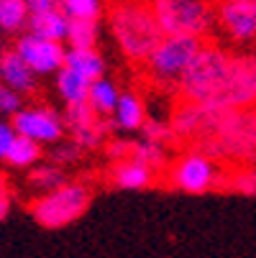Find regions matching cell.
<instances>
[{
	"label": "cell",
	"mask_w": 256,
	"mask_h": 258,
	"mask_svg": "<svg viewBox=\"0 0 256 258\" xmlns=\"http://www.w3.org/2000/svg\"><path fill=\"white\" fill-rule=\"evenodd\" d=\"M13 138H16L13 125L6 123V120H0V159H6V154H8V149H11Z\"/></svg>",
	"instance_id": "30"
},
{
	"label": "cell",
	"mask_w": 256,
	"mask_h": 258,
	"mask_svg": "<svg viewBox=\"0 0 256 258\" xmlns=\"http://www.w3.org/2000/svg\"><path fill=\"white\" fill-rule=\"evenodd\" d=\"M108 156L113 161H121L126 156H131V143L128 141H111L108 143Z\"/></svg>",
	"instance_id": "31"
},
{
	"label": "cell",
	"mask_w": 256,
	"mask_h": 258,
	"mask_svg": "<svg viewBox=\"0 0 256 258\" xmlns=\"http://www.w3.org/2000/svg\"><path fill=\"white\" fill-rule=\"evenodd\" d=\"M202 46V39L195 36H177V33H164L162 41L151 49V54L146 56V67L149 75L162 82V85H177L182 72H185Z\"/></svg>",
	"instance_id": "6"
},
{
	"label": "cell",
	"mask_w": 256,
	"mask_h": 258,
	"mask_svg": "<svg viewBox=\"0 0 256 258\" xmlns=\"http://www.w3.org/2000/svg\"><path fill=\"white\" fill-rule=\"evenodd\" d=\"M118 87L116 82L105 80V77H97L90 82V92H87V105L95 110V115H103V118H111L113 107L118 102Z\"/></svg>",
	"instance_id": "18"
},
{
	"label": "cell",
	"mask_w": 256,
	"mask_h": 258,
	"mask_svg": "<svg viewBox=\"0 0 256 258\" xmlns=\"http://www.w3.org/2000/svg\"><path fill=\"white\" fill-rule=\"evenodd\" d=\"M111 118H113V125L121 128V131H138L141 123L146 120V107H143V102H141L138 95L121 92L118 95V102L113 107V113H111Z\"/></svg>",
	"instance_id": "16"
},
{
	"label": "cell",
	"mask_w": 256,
	"mask_h": 258,
	"mask_svg": "<svg viewBox=\"0 0 256 258\" xmlns=\"http://www.w3.org/2000/svg\"><path fill=\"white\" fill-rule=\"evenodd\" d=\"M138 131H141L143 141H151V143H164V141H169L174 136L172 128L167 123H162V120H143Z\"/></svg>",
	"instance_id": "26"
},
{
	"label": "cell",
	"mask_w": 256,
	"mask_h": 258,
	"mask_svg": "<svg viewBox=\"0 0 256 258\" xmlns=\"http://www.w3.org/2000/svg\"><path fill=\"white\" fill-rule=\"evenodd\" d=\"M59 8L67 18H92L103 13V0H59Z\"/></svg>",
	"instance_id": "23"
},
{
	"label": "cell",
	"mask_w": 256,
	"mask_h": 258,
	"mask_svg": "<svg viewBox=\"0 0 256 258\" xmlns=\"http://www.w3.org/2000/svg\"><path fill=\"white\" fill-rule=\"evenodd\" d=\"M208 123H210V110L195 105V102H187L177 107V113L172 115V133L174 136H182V138H202L208 133Z\"/></svg>",
	"instance_id": "11"
},
{
	"label": "cell",
	"mask_w": 256,
	"mask_h": 258,
	"mask_svg": "<svg viewBox=\"0 0 256 258\" xmlns=\"http://www.w3.org/2000/svg\"><path fill=\"white\" fill-rule=\"evenodd\" d=\"M92 192L87 184H59L57 189L46 192L44 197L31 202V217L39 225L57 230V228H67L69 223H75L77 217L85 215V210L90 207Z\"/></svg>",
	"instance_id": "5"
},
{
	"label": "cell",
	"mask_w": 256,
	"mask_h": 258,
	"mask_svg": "<svg viewBox=\"0 0 256 258\" xmlns=\"http://www.w3.org/2000/svg\"><path fill=\"white\" fill-rule=\"evenodd\" d=\"M8 210H11V200H8V195H3L0 197V220H6Z\"/></svg>",
	"instance_id": "33"
},
{
	"label": "cell",
	"mask_w": 256,
	"mask_h": 258,
	"mask_svg": "<svg viewBox=\"0 0 256 258\" xmlns=\"http://www.w3.org/2000/svg\"><path fill=\"white\" fill-rule=\"evenodd\" d=\"M131 159L151 166V169H159L164 164V151H162V143H151V141H138V143H131Z\"/></svg>",
	"instance_id": "24"
},
{
	"label": "cell",
	"mask_w": 256,
	"mask_h": 258,
	"mask_svg": "<svg viewBox=\"0 0 256 258\" xmlns=\"http://www.w3.org/2000/svg\"><path fill=\"white\" fill-rule=\"evenodd\" d=\"M111 181L116 184V187H121V189H146V187L154 184V169L126 156V159L113 164Z\"/></svg>",
	"instance_id": "14"
},
{
	"label": "cell",
	"mask_w": 256,
	"mask_h": 258,
	"mask_svg": "<svg viewBox=\"0 0 256 258\" xmlns=\"http://www.w3.org/2000/svg\"><path fill=\"white\" fill-rule=\"evenodd\" d=\"M54 6H59V0H26V8H28V13L46 11V8H54Z\"/></svg>",
	"instance_id": "32"
},
{
	"label": "cell",
	"mask_w": 256,
	"mask_h": 258,
	"mask_svg": "<svg viewBox=\"0 0 256 258\" xmlns=\"http://www.w3.org/2000/svg\"><path fill=\"white\" fill-rule=\"evenodd\" d=\"M169 181L172 187L179 192H187V195H205L210 192L221 176H218V169L213 164L210 156L205 154H187L182 156L172 171H169Z\"/></svg>",
	"instance_id": "7"
},
{
	"label": "cell",
	"mask_w": 256,
	"mask_h": 258,
	"mask_svg": "<svg viewBox=\"0 0 256 258\" xmlns=\"http://www.w3.org/2000/svg\"><path fill=\"white\" fill-rule=\"evenodd\" d=\"M57 92L67 105H77V102H87V92H90V80L77 75L75 69H57Z\"/></svg>",
	"instance_id": "17"
},
{
	"label": "cell",
	"mask_w": 256,
	"mask_h": 258,
	"mask_svg": "<svg viewBox=\"0 0 256 258\" xmlns=\"http://www.w3.org/2000/svg\"><path fill=\"white\" fill-rule=\"evenodd\" d=\"M72 49H90L97 46V21L92 18H69L67 39Z\"/></svg>",
	"instance_id": "20"
},
{
	"label": "cell",
	"mask_w": 256,
	"mask_h": 258,
	"mask_svg": "<svg viewBox=\"0 0 256 258\" xmlns=\"http://www.w3.org/2000/svg\"><path fill=\"white\" fill-rule=\"evenodd\" d=\"M228 184H231L233 192H241V195H246V197H253V192H256V174H253L251 166H246V169L236 171Z\"/></svg>",
	"instance_id": "27"
},
{
	"label": "cell",
	"mask_w": 256,
	"mask_h": 258,
	"mask_svg": "<svg viewBox=\"0 0 256 258\" xmlns=\"http://www.w3.org/2000/svg\"><path fill=\"white\" fill-rule=\"evenodd\" d=\"M23 107V97H21V92H16V90H11V87H0V113L3 115H13L16 110H21Z\"/></svg>",
	"instance_id": "28"
},
{
	"label": "cell",
	"mask_w": 256,
	"mask_h": 258,
	"mask_svg": "<svg viewBox=\"0 0 256 258\" xmlns=\"http://www.w3.org/2000/svg\"><path fill=\"white\" fill-rule=\"evenodd\" d=\"M64 51L67 49L62 41H49L33 33H23L16 41V54L26 61V67L33 75H54L57 69H62Z\"/></svg>",
	"instance_id": "10"
},
{
	"label": "cell",
	"mask_w": 256,
	"mask_h": 258,
	"mask_svg": "<svg viewBox=\"0 0 256 258\" xmlns=\"http://www.w3.org/2000/svg\"><path fill=\"white\" fill-rule=\"evenodd\" d=\"M108 23L118 49L131 61H146V56L164 36L146 0H116L108 13Z\"/></svg>",
	"instance_id": "2"
},
{
	"label": "cell",
	"mask_w": 256,
	"mask_h": 258,
	"mask_svg": "<svg viewBox=\"0 0 256 258\" xmlns=\"http://www.w3.org/2000/svg\"><path fill=\"white\" fill-rule=\"evenodd\" d=\"M80 154H82V149H80L77 143H69V146H59V149L54 151V161H57V164H69V161L80 159Z\"/></svg>",
	"instance_id": "29"
},
{
	"label": "cell",
	"mask_w": 256,
	"mask_h": 258,
	"mask_svg": "<svg viewBox=\"0 0 256 258\" xmlns=\"http://www.w3.org/2000/svg\"><path fill=\"white\" fill-rule=\"evenodd\" d=\"M97 118H100V115H95V110H92L87 102H77V105H67L62 123H64V128H69L72 133H75V131H82V128L95 125Z\"/></svg>",
	"instance_id": "22"
},
{
	"label": "cell",
	"mask_w": 256,
	"mask_h": 258,
	"mask_svg": "<svg viewBox=\"0 0 256 258\" xmlns=\"http://www.w3.org/2000/svg\"><path fill=\"white\" fill-rule=\"evenodd\" d=\"M251 107L238 110H210L208 133L197 141L200 151L210 159H253V138H256Z\"/></svg>",
	"instance_id": "3"
},
{
	"label": "cell",
	"mask_w": 256,
	"mask_h": 258,
	"mask_svg": "<svg viewBox=\"0 0 256 258\" xmlns=\"http://www.w3.org/2000/svg\"><path fill=\"white\" fill-rule=\"evenodd\" d=\"M31 184L41 192H52L59 184H64V171L59 166H39L36 171H31Z\"/></svg>",
	"instance_id": "25"
},
{
	"label": "cell",
	"mask_w": 256,
	"mask_h": 258,
	"mask_svg": "<svg viewBox=\"0 0 256 258\" xmlns=\"http://www.w3.org/2000/svg\"><path fill=\"white\" fill-rule=\"evenodd\" d=\"M213 3H218V0H213Z\"/></svg>",
	"instance_id": "35"
},
{
	"label": "cell",
	"mask_w": 256,
	"mask_h": 258,
	"mask_svg": "<svg viewBox=\"0 0 256 258\" xmlns=\"http://www.w3.org/2000/svg\"><path fill=\"white\" fill-rule=\"evenodd\" d=\"M28 23L26 0H0V31L3 33H21Z\"/></svg>",
	"instance_id": "21"
},
{
	"label": "cell",
	"mask_w": 256,
	"mask_h": 258,
	"mask_svg": "<svg viewBox=\"0 0 256 258\" xmlns=\"http://www.w3.org/2000/svg\"><path fill=\"white\" fill-rule=\"evenodd\" d=\"M67 26H69V18L62 13L59 6L28 13V23H26L28 33L41 36V39H49V41H62V44L67 39Z\"/></svg>",
	"instance_id": "12"
},
{
	"label": "cell",
	"mask_w": 256,
	"mask_h": 258,
	"mask_svg": "<svg viewBox=\"0 0 256 258\" xmlns=\"http://www.w3.org/2000/svg\"><path fill=\"white\" fill-rule=\"evenodd\" d=\"M64 67L75 69L77 75L87 77L90 82L97 77H105V59L95 46H90V49H72L69 46L64 51Z\"/></svg>",
	"instance_id": "15"
},
{
	"label": "cell",
	"mask_w": 256,
	"mask_h": 258,
	"mask_svg": "<svg viewBox=\"0 0 256 258\" xmlns=\"http://www.w3.org/2000/svg\"><path fill=\"white\" fill-rule=\"evenodd\" d=\"M179 92L205 110L251 107L256 97L253 56L228 54L221 46H200L179 77Z\"/></svg>",
	"instance_id": "1"
},
{
	"label": "cell",
	"mask_w": 256,
	"mask_h": 258,
	"mask_svg": "<svg viewBox=\"0 0 256 258\" xmlns=\"http://www.w3.org/2000/svg\"><path fill=\"white\" fill-rule=\"evenodd\" d=\"M215 23H221L223 33L233 44H251L256 33V3L253 0H218Z\"/></svg>",
	"instance_id": "9"
},
{
	"label": "cell",
	"mask_w": 256,
	"mask_h": 258,
	"mask_svg": "<svg viewBox=\"0 0 256 258\" xmlns=\"http://www.w3.org/2000/svg\"><path fill=\"white\" fill-rule=\"evenodd\" d=\"M3 195H8V184H6V176L0 174V197H3Z\"/></svg>",
	"instance_id": "34"
},
{
	"label": "cell",
	"mask_w": 256,
	"mask_h": 258,
	"mask_svg": "<svg viewBox=\"0 0 256 258\" xmlns=\"http://www.w3.org/2000/svg\"><path fill=\"white\" fill-rule=\"evenodd\" d=\"M149 6L154 11L162 33L202 39L215 28L213 0H151Z\"/></svg>",
	"instance_id": "4"
},
{
	"label": "cell",
	"mask_w": 256,
	"mask_h": 258,
	"mask_svg": "<svg viewBox=\"0 0 256 258\" xmlns=\"http://www.w3.org/2000/svg\"><path fill=\"white\" fill-rule=\"evenodd\" d=\"M11 125L18 136L33 138L36 143H59L64 136V123L62 118L46 105H33V107H21L11 115Z\"/></svg>",
	"instance_id": "8"
},
{
	"label": "cell",
	"mask_w": 256,
	"mask_h": 258,
	"mask_svg": "<svg viewBox=\"0 0 256 258\" xmlns=\"http://www.w3.org/2000/svg\"><path fill=\"white\" fill-rule=\"evenodd\" d=\"M41 154H44L41 143H36L33 138H26V136L16 133V138H13V143H11V149H8L3 161H8L13 169H31V166L39 164Z\"/></svg>",
	"instance_id": "19"
},
{
	"label": "cell",
	"mask_w": 256,
	"mask_h": 258,
	"mask_svg": "<svg viewBox=\"0 0 256 258\" xmlns=\"http://www.w3.org/2000/svg\"><path fill=\"white\" fill-rule=\"evenodd\" d=\"M0 80L6 87L16 90V92H33L36 87V75L26 67V61L16 54V49L0 54Z\"/></svg>",
	"instance_id": "13"
}]
</instances>
